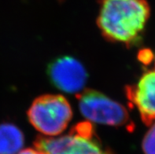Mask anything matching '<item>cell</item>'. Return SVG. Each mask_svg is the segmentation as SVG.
<instances>
[{"mask_svg":"<svg viewBox=\"0 0 155 154\" xmlns=\"http://www.w3.org/2000/svg\"><path fill=\"white\" fill-rule=\"evenodd\" d=\"M97 25L111 42L132 47L140 43L150 16L147 0H99Z\"/></svg>","mask_w":155,"mask_h":154,"instance_id":"cell-1","label":"cell"},{"mask_svg":"<svg viewBox=\"0 0 155 154\" xmlns=\"http://www.w3.org/2000/svg\"><path fill=\"white\" fill-rule=\"evenodd\" d=\"M27 114L35 130L47 137L61 135L73 117L70 104L60 94L39 96L32 102Z\"/></svg>","mask_w":155,"mask_h":154,"instance_id":"cell-2","label":"cell"},{"mask_svg":"<svg viewBox=\"0 0 155 154\" xmlns=\"http://www.w3.org/2000/svg\"><path fill=\"white\" fill-rule=\"evenodd\" d=\"M35 146L47 154H114L102 145L88 123H79L68 135L37 137Z\"/></svg>","mask_w":155,"mask_h":154,"instance_id":"cell-3","label":"cell"},{"mask_svg":"<svg viewBox=\"0 0 155 154\" xmlns=\"http://www.w3.org/2000/svg\"><path fill=\"white\" fill-rule=\"evenodd\" d=\"M79 109L85 119L92 123L121 127L130 123L124 105L95 90H86L79 94Z\"/></svg>","mask_w":155,"mask_h":154,"instance_id":"cell-4","label":"cell"},{"mask_svg":"<svg viewBox=\"0 0 155 154\" xmlns=\"http://www.w3.org/2000/svg\"><path fill=\"white\" fill-rule=\"evenodd\" d=\"M47 74L54 86L67 94L81 93L87 80L84 65L71 56H61L52 61Z\"/></svg>","mask_w":155,"mask_h":154,"instance_id":"cell-5","label":"cell"},{"mask_svg":"<svg viewBox=\"0 0 155 154\" xmlns=\"http://www.w3.org/2000/svg\"><path fill=\"white\" fill-rule=\"evenodd\" d=\"M125 92L143 122L150 126L155 120V71L144 72L137 84L126 87Z\"/></svg>","mask_w":155,"mask_h":154,"instance_id":"cell-6","label":"cell"},{"mask_svg":"<svg viewBox=\"0 0 155 154\" xmlns=\"http://www.w3.org/2000/svg\"><path fill=\"white\" fill-rule=\"evenodd\" d=\"M25 143L23 132L10 123L0 124V154H18Z\"/></svg>","mask_w":155,"mask_h":154,"instance_id":"cell-7","label":"cell"},{"mask_svg":"<svg viewBox=\"0 0 155 154\" xmlns=\"http://www.w3.org/2000/svg\"><path fill=\"white\" fill-rule=\"evenodd\" d=\"M150 126L142 143L144 154H155V120Z\"/></svg>","mask_w":155,"mask_h":154,"instance_id":"cell-8","label":"cell"},{"mask_svg":"<svg viewBox=\"0 0 155 154\" xmlns=\"http://www.w3.org/2000/svg\"><path fill=\"white\" fill-rule=\"evenodd\" d=\"M152 58H153V54H152L150 51H149V50H143V51H140V55H139V59L143 63L148 64V63H150V61H151Z\"/></svg>","mask_w":155,"mask_h":154,"instance_id":"cell-9","label":"cell"},{"mask_svg":"<svg viewBox=\"0 0 155 154\" xmlns=\"http://www.w3.org/2000/svg\"><path fill=\"white\" fill-rule=\"evenodd\" d=\"M18 154H47V153H45L43 151L40 150V149H39L37 148H35V149L28 148V149H22V150L20 151Z\"/></svg>","mask_w":155,"mask_h":154,"instance_id":"cell-10","label":"cell"}]
</instances>
